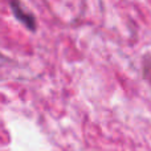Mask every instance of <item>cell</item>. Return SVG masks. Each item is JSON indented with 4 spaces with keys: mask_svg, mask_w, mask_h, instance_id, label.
I'll return each mask as SVG.
<instances>
[{
    "mask_svg": "<svg viewBox=\"0 0 151 151\" xmlns=\"http://www.w3.org/2000/svg\"><path fill=\"white\" fill-rule=\"evenodd\" d=\"M9 8L12 11L13 16L23 24L25 28H28L29 31H36L37 28V20L35 17V15L32 12H29L25 8V5L20 1V0H8Z\"/></svg>",
    "mask_w": 151,
    "mask_h": 151,
    "instance_id": "obj_1",
    "label": "cell"
},
{
    "mask_svg": "<svg viewBox=\"0 0 151 151\" xmlns=\"http://www.w3.org/2000/svg\"><path fill=\"white\" fill-rule=\"evenodd\" d=\"M143 76L147 81L151 83V56H146L143 58Z\"/></svg>",
    "mask_w": 151,
    "mask_h": 151,
    "instance_id": "obj_2",
    "label": "cell"
}]
</instances>
